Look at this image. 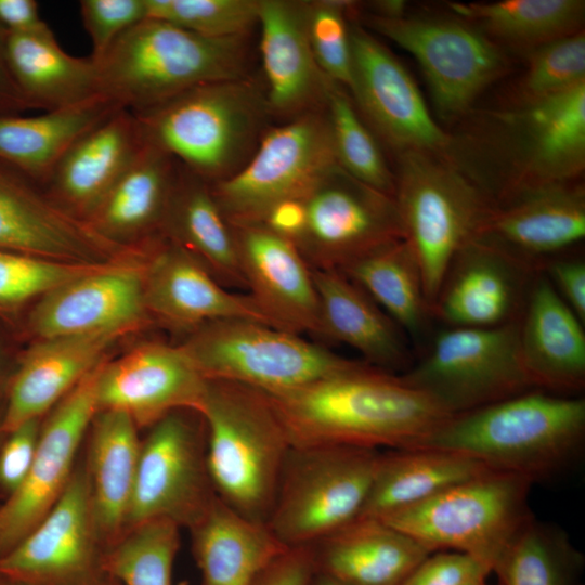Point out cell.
<instances>
[{
	"label": "cell",
	"mask_w": 585,
	"mask_h": 585,
	"mask_svg": "<svg viewBox=\"0 0 585 585\" xmlns=\"http://www.w3.org/2000/svg\"><path fill=\"white\" fill-rule=\"evenodd\" d=\"M232 227L247 290L273 325L320 337L312 270L295 244L264 224Z\"/></svg>",
	"instance_id": "obj_24"
},
{
	"label": "cell",
	"mask_w": 585,
	"mask_h": 585,
	"mask_svg": "<svg viewBox=\"0 0 585 585\" xmlns=\"http://www.w3.org/2000/svg\"><path fill=\"white\" fill-rule=\"evenodd\" d=\"M393 171L403 239L419 264L432 311L451 262L478 236L495 202L448 157L403 153Z\"/></svg>",
	"instance_id": "obj_6"
},
{
	"label": "cell",
	"mask_w": 585,
	"mask_h": 585,
	"mask_svg": "<svg viewBox=\"0 0 585 585\" xmlns=\"http://www.w3.org/2000/svg\"><path fill=\"white\" fill-rule=\"evenodd\" d=\"M361 12L359 1H307V34L314 58L330 80L347 90L351 83L349 22Z\"/></svg>",
	"instance_id": "obj_47"
},
{
	"label": "cell",
	"mask_w": 585,
	"mask_h": 585,
	"mask_svg": "<svg viewBox=\"0 0 585 585\" xmlns=\"http://www.w3.org/2000/svg\"><path fill=\"white\" fill-rule=\"evenodd\" d=\"M200 415L217 496L248 519L266 524L291 447L269 394L239 382L208 379Z\"/></svg>",
	"instance_id": "obj_5"
},
{
	"label": "cell",
	"mask_w": 585,
	"mask_h": 585,
	"mask_svg": "<svg viewBox=\"0 0 585 585\" xmlns=\"http://www.w3.org/2000/svg\"><path fill=\"white\" fill-rule=\"evenodd\" d=\"M162 237L196 260L227 289H246L233 227L210 184L179 162Z\"/></svg>",
	"instance_id": "obj_33"
},
{
	"label": "cell",
	"mask_w": 585,
	"mask_h": 585,
	"mask_svg": "<svg viewBox=\"0 0 585 585\" xmlns=\"http://www.w3.org/2000/svg\"><path fill=\"white\" fill-rule=\"evenodd\" d=\"M480 150L500 170L495 202L541 186L578 182L585 169V83L487 116Z\"/></svg>",
	"instance_id": "obj_7"
},
{
	"label": "cell",
	"mask_w": 585,
	"mask_h": 585,
	"mask_svg": "<svg viewBox=\"0 0 585 585\" xmlns=\"http://www.w3.org/2000/svg\"><path fill=\"white\" fill-rule=\"evenodd\" d=\"M519 347L534 389L575 395L584 388V324L541 271L531 282L519 318Z\"/></svg>",
	"instance_id": "obj_29"
},
{
	"label": "cell",
	"mask_w": 585,
	"mask_h": 585,
	"mask_svg": "<svg viewBox=\"0 0 585 585\" xmlns=\"http://www.w3.org/2000/svg\"><path fill=\"white\" fill-rule=\"evenodd\" d=\"M490 566L463 552L435 551L419 562L399 585H479L486 583Z\"/></svg>",
	"instance_id": "obj_49"
},
{
	"label": "cell",
	"mask_w": 585,
	"mask_h": 585,
	"mask_svg": "<svg viewBox=\"0 0 585 585\" xmlns=\"http://www.w3.org/2000/svg\"><path fill=\"white\" fill-rule=\"evenodd\" d=\"M145 266L105 263L40 297L27 330L38 339L107 330L129 333L145 324Z\"/></svg>",
	"instance_id": "obj_20"
},
{
	"label": "cell",
	"mask_w": 585,
	"mask_h": 585,
	"mask_svg": "<svg viewBox=\"0 0 585 585\" xmlns=\"http://www.w3.org/2000/svg\"><path fill=\"white\" fill-rule=\"evenodd\" d=\"M537 272L495 245L474 237L451 262L432 316L447 327L486 328L518 321Z\"/></svg>",
	"instance_id": "obj_21"
},
{
	"label": "cell",
	"mask_w": 585,
	"mask_h": 585,
	"mask_svg": "<svg viewBox=\"0 0 585 585\" xmlns=\"http://www.w3.org/2000/svg\"><path fill=\"white\" fill-rule=\"evenodd\" d=\"M4 46L12 77L32 109L66 108L101 95L95 60L66 53L50 28L5 31Z\"/></svg>",
	"instance_id": "obj_34"
},
{
	"label": "cell",
	"mask_w": 585,
	"mask_h": 585,
	"mask_svg": "<svg viewBox=\"0 0 585 585\" xmlns=\"http://www.w3.org/2000/svg\"><path fill=\"white\" fill-rule=\"evenodd\" d=\"M407 2L403 0H376L362 2V12L382 18H398L407 14Z\"/></svg>",
	"instance_id": "obj_55"
},
{
	"label": "cell",
	"mask_w": 585,
	"mask_h": 585,
	"mask_svg": "<svg viewBox=\"0 0 585 585\" xmlns=\"http://www.w3.org/2000/svg\"><path fill=\"white\" fill-rule=\"evenodd\" d=\"M325 112L337 164L356 180L393 196L394 171L390 169L379 141L361 117L343 86L332 81Z\"/></svg>",
	"instance_id": "obj_43"
},
{
	"label": "cell",
	"mask_w": 585,
	"mask_h": 585,
	"mask_svg": "<svg viewBox=\"0 0 585 585\" xmlns=\"http://www.w3.org/2000/svg\"><path fill=\"white\" fill-rule=\"evenodd\" d=\"M190 530L203 585H249L288 548L268 524L248 519L218 496Z\"/></svg>",
	"instance_id": "obj_35"
},
{
	"label": "cell",
	"mask_w": 585,
	"mask_h": 585,
	"mask_svg": "<svg viewBox=\"0 0 585 585\" xmlns=\"http://www.w3.org/2000/svg\"><path fill=\"white\" fill-rule=\"evenodd\" d=\"M260 51L272 116L285 120L325 108L330 80L307 34V1L259 0Z\"/></svg>",
	"instance_id": "obj_26"
},
{
	"label": "cell",
	"mask_w": 585,
	"mask_h": 585,
	"mask_svg": "<svg viewBox=\"0 0 585 585\" xmlns=\"http://www.w3.org/2000/svg\"><path fill=\"white\" fill-rule=\"evenodd\" d=\"M310 585H347L332 576L315 572Z\"/></svg>",
	"instance_id": "obj_57"
},
{
	"label": "cell",
	"mask_w": 585,
	"mask_h": 585,
	"mask_svg": "<svg viewBox=\"0 0 585 585\" xmlns=\"http://www.w3.org/2000/svg\"><path fill=\"white\" fill-rule=\"evenodd\" d=\"M414 340L427 333L432 316L419 264L404 239L387 244L339 271Z\"/></svg>",
	"instance_id": "obj_40"
},
{
	"label": "cell",
	"mask_w": 585,
	"mask_h": 585,
	"mask_svg": "<svg viewBox=\"0 0 585 585\" xmlns=\"http://www.w3.org/2000/svg\"><path fill=\"white\" fill-rule=\"evenodd\" d=\"M390 39L419 64L435 110L444 120L468 115L477 99L510 68L508 54L471 24L454 16L406 14L355 21Z\"/></svg>",
	"instance_id": "obj_13"
},
{
	"label": "cell",
	"mask_w": 585,
	"mask_h": 585,
	"mask_svg": "<svg viewBox=\"0 0 585 585\" xmlns=\"http://www.w3.org/2000/svg\"><path fill=\"white\" fill-rule=\"evenodd\" d=\"M104 264L64 262L0 249V317L14 321L32 300Z\"/></svg>",
	"instance_id": "obj_44"
},
{
	"label": "cell",
	"mask_w": 585,
	"mask_h": 585,
	"mask_svg": "<svg viewBox=\"0 0 585 585\" xmlns=\"http://www.w3.org/2000/svg\"><path fill=\"white\" fill-rule=\"evenodd\" d=\"M314 574L311 547H288L261 570L249 585H310Z\"/></svg>",
	"instance_id": "obj_52"
},
{
	"label": "cell",
	"mask_w": 585,
	"mask_h": 585,
	"mask_svg": "<svg viewBox=\"0 0 585 585\" xmlns=\"http://www.w3.org/2000/svg\"><path fill=\"white\" fill-rule=\"evenodd\" d=\"M533 482L490 470L380 520L430 552L470 555L491 570L506 546L534 519L529 506Z\"/></svg>",
	"instance_id": "obj_8"
},
{
	"label": "cell",
	"mask_w": 585,
	"mask_h": 585,
	"mask_svg": "<svg viewBox=\"0 0 585 585\" xmlns=\"http://www.w3.org/2000/svg\"><path fill=\"white\" fill-rule=\"evenodd\" d=\"M0 26L6 32L27 34L49 28L35 0H0Z\"/></svg>",
	"instance_id": "obj_53"
},
{
	"label": "cell",
	"mask_w": 585,
	"mask_h": 585,
	"mask_svg": "<svg viewBox=\"0 0 585 585\" xmlns=\"http://www.w3.org/2000/svg\"><path fill=\"white\" fill-rule=\"evenodd\" d=\"M180 346L206 379L235 381L266 393L302 387L363 363L301 335L245 318L205 324Z\"/></svg>",
	"instance_id": "obj_10"
},
{
	"label": "cell",
	"mask_w": 585,
	"mask_h": 585,
	"mask_svg": "<svg viewBox=\"0 0 585 585\" xmlns=\"http://www.w3.org/2000/svg\"><path fill=\"white\" fill-rule=\"evenodd\" d=\"M98 531L86 467L77 468L46 517L0 557V578L25 585H99L106 547Z\"/></svg>",
	"instance_id": "obj_17"
},
{
	"label": "cell",
	"mask_w": 585,
	"mask_h": 585,
	"mask_svg": "<svg viewBox=\"0 0 585 585\" xmlns=\"http://www.w3.org/2000/svg\"><path fill=\"white\" fill-rule=\"evenodd\" d=\"M541 272L559 297L585 323V263L580 258L555 257L546 260Z\"/></svg>",
	"instance_id": "obj_51"
},
{
	"label": "cell",
	"mask_w": 585,
	"mask_h": 585,
	"mask_svg": "<svg viewBox=\"0 0 585 585\" xmlns=\"http://www.w3.org/2000/svg\"><path fill=\"white\" fill-rule=\"evenodd\" d=\"M147 18L210 38L248 37L258 24L259 0H145Z\"/></svg>",
	"instance_id": "obj_46"
},
{
	"label": "cell",
	"mask_w": 585,
	"mask_h": 585,
	"mask_svg": "<svg viewBox=\"0 0 585 585\" xmlns=\"http://www.w3.org/2000/svg\"><path fill=\"white\" fill-rule=\"evenodd\" d=\"M525 57L510 104L535 102L585 83L584 30L547 43Z\"/></svg>",
	"instance_id": "obj_45"
},
{
	"label": "cell",
	"mask_w": 585,
	"mask_h": 585,
	"mask_svg": "<svg viewBox=\"0 0 585 585\" xmlns=\"http://www.w3.org/2000/svg\"><path fill=\"white\" fill-rule=\"evenodd\" d=\"M6 350L0 336V398L5 395V390L14 368L6 367Z\"/></svg>",
	"instance_id": "obj_56"
},
{
	"label": "cell",
	"mask_w": 585,
	"mask_h": 585,
	"mask_svg": "<svg viewBox=\"0 0 585 585\" xmlns=\"http://www.w3.org/2000/svg\"><path fill=\"white\" fill-rule=\"evenodd\" d=\"M120 108L100 95L36 116H0V160L43 186L68 147Z\"/></svg>",
	"instance_id": "obj_38"
},
{
	"label": "cell",
	"mask_w": 585,
	"mask_h": 585,
	"mask_svg": "<svg viewBox=\"0 0 585 585\" xmlns=\"http://www.w3.org/2000/svg\"><path fill=\"white\" fill-rule=\"evenodd\" d=\"M0 249L72 263H106L120 250L57 206L42 185L2 160Z\"/></svg>",
	"instance_id": "obj_22"
},
{
	"label": "cell",
	"mask_w": 585,
	"mask_h": 585,
	"mask_svg": "<svg viewBox=\"0 0 585 585\" xmlns=\"http://www.w3.org/2000/svg\"><path fill=\"white\" fill-rule=\"evenodd\" d=\"M92 424L86 470L95 524L108 548L126 530L141 442L123 412L100 411Z\"/></svg>",
	"instance_id": "obj_36"
},
{
	"label": "cell",
	"mask_w": 585,
	"mask_h": 585,
	"mask_svg": "<svg viewBox=\"0 0 585 585\" xmlns=\"http://www.w3.org/2000/svg\"><path fill=\"white\" fill-rule=\"evenodd\" d=\"M268 394L291 446L415 447L452 416L399 375L364 362Z\"/></svg>",
	"instance_id": "obj_1"
},
{
	"label": "cell",
	"mask_w": 585,
	"mask_h": 585,
	"mask_svg": "<svg viewBox=\"0 0 585 585\" xmlns=\"http://www.w3.org/2000/svg\"><path fill=\"white\" fill-rule=\"evenodd\" d=\"M315 572L347 585H399L431 552L380 519L358 517L310 545Z\"/></svg>",
	"instance_id": "obj_31"
},
{
	"label": "cell",
	"mask_w": 585,
	"mask_h": 585,
	"mask_svg": "<svg viewBox=\"0 0 585 585\" xmlns=\"http://www.w3.org/2000/svg\"><path fill=\"white\" fill-rule=\"evenodd\" d=\"M128 333L107 330L38 339L20 353L9 380L0 429L9 433L57 404L91 370L105 351Z\"/></svg>",
	"instance_id": "obj_27"
},
{
	"label": "cell",
	"mask_w": 585,
	"mask_h": 585,
	"mask_svg": "<svg viewBox=\"0 0 585 585\" xmlns=\"http://www.w3.org/2000/svg\"><path fill=\"white\" fill-rule=\"evenodd\" d=\"M336 165L324 108L269 127L248 161L210 187L232 226L262 224L272 210L303 196Z\"/></svg>",
	"instance_id": "obj_12"
},
{
	"label": "cell",
	"mask_w": 585,
	"mask_h": 585,
	"mask_svg": "<svg viewBox=\"0 0 585 585\" xmlns=\"http://www.w3.org/2000/svg\"><path fill=\"white\" fill-rule=\"evenodd\" d=\"M479 585H487V583H482V584H479Z\"/></svg>",
	"instance_id": "obj_60"
},
{
	"label": "cell",
	"mask_w": 585,
	"mask_h": 585,
	"mask_svg": "<svg viewBox=\"0 0 585 585\" xmlns=\"http://www.w3.org/2000/svg\"><path fill=\"white\" fill-rule=\"evenodd\" d=\"M490 470L461 453L434 447L380 453L373 483L359 517L381 519Z\"/></svg>",
	"instance_id": "obj_37"
},
{
	"label": "cell",
	"mask_w": 585,
	"mask_h": 585,
	"mask_svg": "<svg viewBox=\"0 0 585 585\" xmlns=\"http://www.w3.org/2000/svg\"><path fill=\"white\" fill-rule=\"evenodd\" d=\"M101 364L56 404L41 425L26 480L0 505V557L46 517L68 484L80 443L98 413L95 387Z\"/></svg>",
	"instance_id": "obj_18"
},
{
	"label": "cell",
	"mask_w": 585,
	"mask_h": 585,
	"mask_svg": "<svg viewBox=\"0 0 585 585\" xmlns=\"http://www.w3.org/2000/svg\"><path fill=\"white\" fill-rule=\"evenodd\" d=\"M133 114L147 142L209 184L248 161L272 116L265 92L248 76L203 83Z\"/></svg>",
	"instance_id": "obj_4"
},
{
	"label": "cell",
	"mask_w": 585,
	"mask_h": 585,
	"mask_svg": "<svg viewBox=\"0 0 585 585\" xmlns=\"http://www.w3.org/2000/svg\"><path fill=\"white\" fill-rule=\"evenodd\" d=\"M583 559L564 535L532 519L492 567L498 585H575Z\"/></svg>",
	"instance_id": "obj_41"
},
{
	"label": "cell",
	"mask_w": 585,
	"mask_h": 585,
	"mask_svg": "<svg viewBox=\"0 0 585 585\" xmlns=\"http://www.w3.org/2000/svg\"><path fill=\"white\" fill-rule=\"evenodd\" d=\"M354 105L377 140L395 156L424 152L451 158L454 136L428 109L400 60L358 22H349Z\"/></svg>",
	"instance_id": "obj_16"
},
{
	"label": "cell",
	"mask_w": 585,
	"mask_h": 585,
	"mask_svg": "<svg viewBox=\"0 0 585 585\" xmlns=\"http://www.w3.org/2000/svg\"><path fill=\"white\" fill-rule=\"evenodd\" d=\"M312 275L321 338L351 347L364 363L385 372L412 365L406 335L365 291L338 271L312 270Z\"/></svg>",
	"instance_id": "obj_30"
},
{
	"label": "cell",
	"mask_w": 585,
	"mask_h": 585,
	"mask_svg": "<svg viewBox=\"0 0 585 585\" xmlns=\"http://www.w3.org/2000/svg\"><path fill=\"white\" fill-rule=\"evenodd\" d=\"M40 430V419H31L4 434L0 443V494L4 499L26 480L36 455Z\"/></svg>",
	"instance_id": "obj_50"
},
{
	"label": "cell",
	"mask_w": 585,
	"mask_h": 585,
	"mask_svg": "<svg viewBox=\"0 0 585 585\" xmlns=\"http://www.w3.org/2000/svg\"><path fill=\"white\" fill-rule=\"evenodd\" d=\"M144 143L136 116L120 108L68 147L43 187L57 206L87 223Z\"/></svg>",
	"instance_id": "obj_28"
},
{
	"label": "cell",
	"mask_w": 585,
	"mask_h": 585,
	"mask_svg": "<svg viewBox=\"0 0 585 585\" xmlns=\"http://www.w3.org/2000/svg\"><path fill=\"white\" fill-rule=\"evenodd\" d=\"M178 168L179 162L172 156L145 140L87 224L118 248L148 236L162 237Z\"/></svg>",
	"instance_id": "obj_32"
},
{
	"label": "cell",
	"mask_w": 585,
	"mask_h": 585,
	"mask_svg": "<svg viewBox=\"0 0 585 585\" xmlns=\"http://www.w3.org/2000/svg\"><path fill=\"white\" fill-rule=\"evenodd\" d=\"M206 379L181 346L148 342L114 362L102 363L96 377L98 412L126 413L136 427H152L168 414H200Z\"/></svg>",
	"instance_id": "obj_19"
},
{
	"label": "cell",
	"mask_w": 585,
	"mask_h": 585,
	"mask_svg": "<svg viewBox=\"0 0 585 585\" xmlns=\"http://www.w3.org/2000/svg\"><path fill=\"white\" fill-rule=\"evenodd\" d=\"M585 236V190L580 182L519 192L495 202L477 237L531 268L573 247Z\"/></svg>",
	"instance_id": "obj_23"
},
{
	"label": "cell",
	"mask_w": 585,
	"mask_h": 585,
	"mask_svg": "<svg viewBox=\"0 0 585 585\" xmlns=\"http://www.w3.org/2000/svg\"><path fill=\"white\" fill-rule=\"evenodd\" d=\"M299 220L290 240L312 270L341 271L403 239L393 196L336 165L297 199Z\"/></svg>",
	"instance_id": "obj_14"
},
{
	"label": "cell",
	"mask_w": 585,
	"mask_h": 585,
	"mask_svg": "<svg viewBox=\"0 0 585 585\" xmlns=\"http://www.w3.org/2000/svg\"><path fill=\"white\" fill-rule=\"evenodd\" d=\"M216 498L202 415L192 411L168 414L141 443L125 532L154 519L190 529Z\"/></svg>",
	"instance_id": "obj_15"
},
{
	"label": "cell",
	"mask_w": 585,
	"mask_h": 585,
	"mask_svg": "<svg viewBox=\"0 0 585 585\" xmlns=\"http://www.w3.org/2000/svg\"><path fill=\"white\" fill-rule=\"evenodd\" d=\"M446 6L452 15L474 26L506 53L523 56L584 30V0L447 2Z\"/></svg>",
	"instance_id": "obj_39"
},
{
	"label": "cell",
	"mask_w": 585,
	"mask_h": 585,
	"mask_svg": "<svg viewBox=\"0 0 585 585\" xmlns=\"http://www.w3.org/2000/svg\"><path fill=\"white\" fill-rule=\"evenodd\" d=\"M3 405H4V396H1L0 398V425H1V419H2V413H3ZM4 434L1 432V429H0V443L3 439ZM0 505H1V502H0Z\"/></svg>",
	"instance_id": "obj_59"
},
{
	"label": "cell",
	"mask_w": 585,
	"mask_h": 585,
	"mask_svg": "<svg viewBox=\"0 0 585 585\" xmlns=\"http://www.w3.org/2000/svg\"><path fill=\"white\" fill-rule=\"evenodd\" d=\"M584 439L583 398L533 389L453 415L415 447L469 455L534 483L571 465Z\"/></svg>",
	"instance_id": "obj_2"
},
{
	"label": "cell",
	"mask_w": 585,
	"mask_h": 585,
	"mask_svg": "<svg viewBox=\"0 0 585 585\" xmlns=\"http://www.w3.org/2000/svg\"><path fill=\"white\" fill-rule=\"evenodd\" d=\"M247 39L205 37L146 18L94 58L100 93L141 113L196 86L247 77Z\"/></svg>",
	"instance_id": "obj_3"
},
{
	"label": "cell",
	"mask_w": 585,
	"mask_h": 585,
	"mask_svg": "<svg viewBox=\"0 0 585 585\" xmlns=\"http://www.w3.org/2000/svg\"><path fill=\"white\" fill-rule=\"evenodd\" d=\"M450 415L533 390L519 347V320L495 327H446L399 375Z\"/></svg>",
	"instance_id": "obj_11"
},
{
	"label": "cell",
	"mask_w": 585,
	"mask_h": 585,
	"mask_svg": "<svg viewBox=\"0 0 585 585\" xmlns=\"http://www.w3.org/2000/svg\"><path fill=\"white\" fill-rule=\"evenodd\" d=\"M80 15L99 58L126 31L147 18L145 0H82Z\"/></svg>",
	"instance_id": "obj_48"
},
{
	"label": "cell",
	"mask_w": 585,
	"mask_h": 585,
	"mask_svg": "<svg viewBox=\"0 0 585 585\" xmlns=\"http://www.w3.org/2000/svg\"><path fill=\"white\" fill-rule=\"evenodd\" d=\"M4 42L5 30L0 26V116L18 115L32 108L9 69Z\"/></svg>",
	"instance_id": "obj_54"
},
{
	"label": "cell",
	"mask_w": 585,
	"mask_h": 585,
	"mask_svg": "<svg viewBox=\"0 0 585 585\" xmlns=\"http://www.w3.org/2000/svg\"><path fill=\"white\" fill-rule=\"evenodd\" d=\"M0 585H25V584L15 583V582H11V581L0 578ZM99 585H120V584L118 582H116L115 580L108 577L107 580H105L104 582H102Z\"/></svg>",
	"instance_id": "obj_58"
},
{
	"label": "cell",
	"mask_w": 585,
	"mask_h": 585,
	"mask_svg": "<svg viewBox=\"0 0 585 585\" xmlns=\"http://www.w3.org/2000/svg\"><path fill=\"white\" fill-rule=\"evenodd\" d=\"M380 451L350 445L291 446L268 526L286 547L310 546L358 518Z\"/></svg>",
	"instance_id": "obj_9"
},
{
	"label": "cell",
	"mask_w": 585,
	"mask_h": 585,
	"mask_svg": "<svg viewBox=\"0 0 585 585\" xmlns=\"http://www.w3.org/2000/svg\"><path fill=\"white\" fill-rule=\"evenodd\" d=\"M144 297L148 314L187 334L227 318L275 327L249 294L223 287L196 260L164 237L145 266Z\"/></svg>",
	"instance_id": "obj_25"
},
{
	"label": "cell",
	"mask_w": 585,
	"mask_h": 585,
	"mask_svg": "<svg viewBox=\"0 0 585 585\" xmlns=\"http://www.w3.org/2000/svg\"><path fill=\"white\" fill-rule=\"evenodd\" d=\"M180 525L168 519L127 530L105 551L103 569L120 585H172Z\"/></svg>",
	"instance_id": "obj_42"
}]
</instances>
